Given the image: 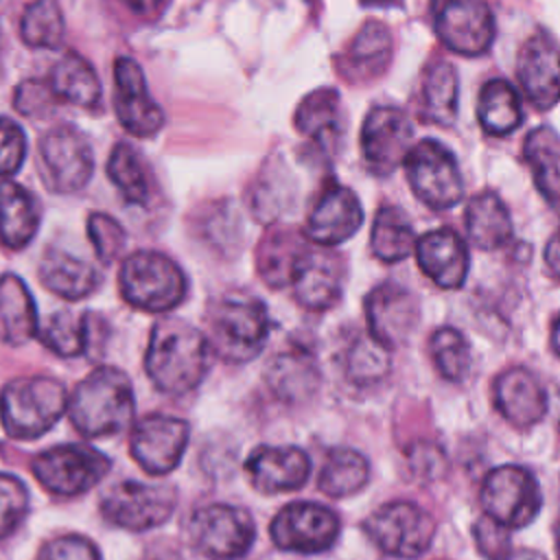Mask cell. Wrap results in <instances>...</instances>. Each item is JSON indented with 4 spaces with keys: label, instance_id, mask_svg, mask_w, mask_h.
Instances as JSON below:
<instances>
[{
    "label": "cell",
    "instance_id": "11a10c76",
    "mask_svg": "<svg viewBox=\"0 0 560 560\" xmlns=\"http://www.w3.org/2000/svg\"><path fill=\"white\" fill-rule=\"evenodd\" d=\"M508 560H545V558L538 556V553H534V551H518V553L510 556Z\"/></svg>",
    "mask_w": 560,
    "mask_h": 560
},
{
    "label": "cell",
    "instance_id": "d590c367",
    "mask_svg": "<svg viewBox=\"0 0 560 560\" xmlns=\"http://www.w3.org/2000/svg\"><path fill=\"white\" fill-rule=\"evenodd\" d=\"M50 88L57 98L79 107H94L101 98L96 72L77 52H68L55 63L50 72Z\"/></svg>",
    "mask_w": 560,
    "mask_h": 560
},
{
    "label": "cell",
    "instance_id": "b9f144b4",
    "mask_svg": "<svg viewBox=\"0 0 560 560\" xmlns=\"http://www.w3.org/2000/svg\"><path fill=\"white\" fill-rule=\"evenodd\" d=\"M429 350H431V359H433L438 372L446 381H462L468 374L470 346L459 330H455L451 326L435 330L431 337Z\"/></svg>",
    "mask_w": 560,
    "mask_h": 560
},
{
    "label": "cell",
    "instance_id": "db71d44e",
    "mask_svg": "<svg viewBox=\"0 0 560 560\" xmlns=\"http://www.w3.org/2000/svg\"><path fill=\"white\" fill-rule=\"evenodd\" d=\"M551 346H553V352L560 357V317L556 319L553 330H551Z\"/></svg>",
    "mask_w": 560,
    "mask_h": 560
},
{
    "label": "cell",
    "instance_id": "5bb4252c",
    "mask_svg": "<svg viewBox=\"0 0 560 560\" xmlns=\"http://www.w3.org/2000/svg\"><path fill=\"white\" fill-rule=\"evenodd\" d=\"M276 547L298 553H319L332 547L339 534L337 514L313 501H295L284 505L269 525Z\"/></svg>",
    "mask_w": 560,
    "mask_h": 560
},
{
    "label": "cell",
    "instance_id": "9f6ffc18",
    "mask_svg": "<svg viewBox=\"0 0 560 560\" xmlns=\"http://www.w3.org/2000/svg\"><path fill=\"white\" fill-rule=\"evenodd\" d=\"M363 4H389V2H394V0H361Z\"/></svg>",
    "mask_w": 560,
    "mask_h": 560
},
{
    "label": "cell",
    "instance_id": "816d5d0a",
    "mask_svg": "<svg viewBox=\"0 0 560 560\" xmlns=\"http://www.w3.org/2000/svg\"><path fill=\"white\" fill-rule=\"evenodd\" d=\"M545 267L553 278L560 280V232H556L545 247Z\"/></svg>",
    "mask_w": 560,
    "mask_h": 560
},
{
    "label": "cell",
    "instance_id": "74e56055",
    "mask_svg": "<svg viewBox=\"0 0 560 560\" xmlns=\"http://www.w3.org/2000/svg\"><path fill=\"white\" fill-rule=\"evenodd\" d=\"M370 477L368 459L352 448L337 446L328 451L326 462L319 470V490L328 497L341 499L359 492Z\"/></svg>",
    "mask_w": 560,
    "mask_h": 560
},
{
    "label": "cell",
    "instance_id": "8fae6325",
    "mask_svg": "<svg viewBox=\"0 0 560 560\" xmlns=\"http://www.w3.org/2000/svg\"><path fill=\"white\" fill-rule=\"evenodd\" d=\"M188 534L203 556L214 560H234L245 556L252 547L256 525L243 508L212 503L190 516Z\"/></svg>",
    "mask_w": 560,
    "mask_h": 560
},
{
    "label": "cell",
    "instance_id": "6da1fadb",
    "mask_svg": "<svg viewBox=\"0 0 560 560\" xmlns=\"http://www.w3.org/2000/svg\"><path fill=\"white\" fill-rule=\"evenodd\" d=\"M212 354L210 339L199 328L179 317H168L153 326L144 370L160 392L186 394L201 383Z\"/></svg>",
    "mask_w": 560,
    "mask_h": 560
},
{
    "label": "cell",
    "instance_id": "60d3db41",
    "mask_svg": "<svg viewBox=\"0 0 560 560\" xmlns=\"http://www.w3.org/2000/svg\"><path fill=\"white\" fill-rule=\"evenodd\" d=\"M42 343L59 357H77L88 343V324L72 311H55L39 326Z\"/></svg>",
    "mask_w": 560,
    "mask_h": 560
},
{
    "label": "cell",
    "instance_id": "ac0fdd59",
    "mask_svg": "<svg viewBox=\"0 0 560 560\" xmlns=\"http://www.w3.org/2000/svg\"><path fill=\"white\" fill-rule=\"evenodd\" d=\"M365 317L370 337L385 348H394L413 332L420 308L405 287L385 282L372 289L365 298Z\"/></svg>",
    "mask_w": 560,
    "mask_h": 560
},
{
    "label": "cell",
    "instance_id": "5b68a950",
    "mask_svg": "<svg viewBox=\"0 0 560 560\" xmlns=\"http://www.w3.org/2000/svg\"><path fill=\"white\" fill-rule=\"evenodd\" d=\"M269 335V313L256 298L230 295L212 306L210 346L225 361L256 357Z\"/></svg>",
    "mask_w": 560,
    "mask_h": 560
},
{
    "label": "cell",
    "instance_id": "d6986e66",
    "mask_svg": "<svg viewBox=\"0 0 560 560\" xmlns=\"http://www.w3.org/2000/svg\"><path fill=\"white\" fill-rule=\"evenodd\" d=\"M516 74L534 107H553L560 101V46L549 35H532L518 52Z\"/></svg>",
    "mask_w": 560,
    "mask_h": 560
},
{
    "label": "cell",
    "instance_id": "f35d334b",
    "mask_svg": "<svg viewBox=\"0 0 560 560\" xmlns=\"http://www.w3.org/2000/svg\"><path fill=\"white\" fill-rule=\"evenodd\" d=\"M107 175L114 182V186L125 195L127 201L131 203L149 201V195H151L149 168L142 155L129 142H118L112 149V155L107 160Z\"/></svg>",
    "mask_w": 560,
    "mask_h": 560
},
{
    "label": "cell",
    "instance_id": "f1b7e54d",
    "mask_svg": "<svg viewBox=\"0 0 560 560\" xmlns=\"http://www.w3.org/2000/svg\"><path fill=\"white\" fill-rule=\"evenodd\" d=\"M39 276L44 287L63 300H81L101 282L98 271L90 262L68 252H48L42 260Z\"/></svg>",
    "mask_w": 560,
    "mask_h": 560
},
{
    "label": "cell",
    "instance_id": "e575fe53",
    "mask_svg": "<svg viewBox=\"0 0 560 560\" xmlns=\"http://www.w3.org/2000/svg\"><path fill=\"white\" fill-rule=\"evenodd\" d=\"M295 127L319 147H332L341 136L339 94L328 88L308 94L295 112Z\"/></svg>",
    "mask_w": 560,
    "mask_h": 560
},
{
    "label": "cell",
    "instance_id": "8d00e7d4",
    "mask_svg": "<svg viewBox=\"0 0 560 560\" xmlns=\"http://www.w3.org/2000/svg\"><path fill=\"white\" fill-rule=\"evenodd\" d=\"M416 232L407 214L396 206H383L372 223L370 247L383 262H398L416 249Z\"/></svg>",
    "mask_w": 560,
    "mask_h": 560
},
{
    "label": "cell",
    "instance_id": "7bdbcfd3",
    "mask_svg": "<svg viewBox=\"0 0 560 560\" xmlns=\"http://www.w3.org/2000/svg\"><path fill=\"white\" fill-rule=\"evenodd\" d=\"M389 348L376 339L361 337L352 343L346 359V374L357 385H370L381 381L389 372Z\"/></svg>",
    "mask_w": 560,
    "mask_h": 560
},
{
    "label": "cell",
    "instance_id": "7a4b0ae2",
    "mask_svg": "<svg viewBox=\"0 0 560 560\" xmlns=\"http://www.w3.org/2000/svg\"><path fill=\"white\" fill-rule=\"evenodd\" d=\"M68 416L88 438L118 433L131 424L133 389L129 376L112 365L90 372L68 398Z\"/></svg>",
    "mask_w": 560,
    "mask_h": 560
},
{
    "label": "cell",
    "instance_id": "ffe728a7",
    "mask_svg": "<svg viewBox=\"0 0 560 560\" xmlns=\"http://www.w3.org/2000/svg\"><path fill=\"white\" fill-rule=\"evenodd\" d=\"M361 223L363 210L359 197L350 188L332 184L315 201L304 232L308 241L322 247H332L348 241Z\"/></svg>",
    "mask_w": 560,
    "mask_h": 560
},
{
    "label": "cell",
    "instance_id": "9a60e30c",
    "mask_svg": "<svg viewBox=\"0 0 560 560\" xmlns=\"http://www.w3.org/2000/svg\"><path fill=\"white\" fill-rule=\"evenodd\" d=\"M413 127L407 114L392 105L372 107L361 127V153L374 175H387L411 149Z\"/></svg>",
    "mask_w": 560,
    "mask_h": 560
},
{
    "label": "cell",
    "instance_id": "e0dca14e",
    "mask_svg": "<svg viewBox=\"0 0 560 560\" xmlns=\"http://www.w3.org/2000/svg\"><path fill=\"white\" fill-rule=\"evenodd\" d=\"M114 112L118 122L136 138H151L164 125L160 105L149 94L140 66L129 57H118L114 63Z\"/></svg>",
    "mask_w": 560,
    "mask_h": 560
},
{
    "label": "cell",
    "instance_id": "7402d4cb",
    "mask_svg": "<svg viewBox=\"0 0 560 560\" xmlns=\"http://www.w3.org/2000/svg\"><path fill=\"white\" fill-rule=\"evenodd\" d=\"M416 260L420 271L442 289L462 287L468 273V249L457 232L438 228L416 241Z\"/></svg>",
    "mask_w": 560,
    "mask_h": 560
},
{
    "label": "cell",
    "instance_id": "ba28073f",
    "mask_svg": "<svg viewBox=\"0 0 560 560\" xmlns=\"http://www.w3.org/2000/svg\"><path fill=\"white\" fill-rule=\"evenodd\" d=\"M370 540L387 556L418 558L435 536V521L416 503L392 501L363 523Z\"/></svg>",
    "mask_w": 560,
    "mask_h": 560
},
{
    "label": "cell",
    "instance_id": "83f0119b",
    "mask_svg": "<svg viewBox=\"0 0 560 560\" xmlns=\"http://www.w3.org/2000/svg\"><path fill=\"white\" fill-rule=\"evenodd\" d=\"M466 232L479 249H497L510 241L512 219L497 192L483 190L468 201Z\"/></svg>",
    "mask_w": 560,
    "mask_h": 560
},
{
    "label": "cell",
    "instance_id": "f6af8a7d",
    "mask_svg": "<svg viewBox=\"0 0 560 560\" xmlns=\"http://www.w3.org/2000/svg\"><path fill=\"white\" fill-rule=\"evenodd\" d=\"M28 510V492L24 483L7 472H0V540L9 536Z\"/></svg>",
    "mask_w": 560,
    "mask_h": 560
},
{
    "label": "cell",
    "instance_id": "bcb514c9",
    "mask_svg": "<svg viewBox=\"0 0 560 560\" xmlns=\"http://www.w3.org/2000/svg\"><path fill=\"white\" fill-rule=\"evenodd\" d=\"M475 545L488 560H508L510 558V534L508 527L488 514L475 523Z\"/></svg>",
    "mask_w": 560,
    "mask_h": 560
},
{
    "label": "cell",
    "instance_id": "30bf717a",
    "mask_svg": "<svg viewBox=\"0 0 560 560\" xmlns=\"http://www.w3.org/2000/svg\"><path fill=\"white\" fill-rule=\"evenodd\" d=\"M540 505V486L534 475L523 466H499L488 472L481 486L483 512L508 529H518L532 523Z\"/></svg>",
    "mask_w": 560,
    "mask_h": 560
},
{
    "label": "cell",
    "instance_id": "44dd1931",
    "mask_svg": "<svg viewBox=\"0 0 560 560\" xmlns=\"http://www.w3.org/2000/svg\"><path fill=\"white\" fill-rule=\"evenodd\" d=\"M245 470L258 492L278 494L304 486L311 459L298 446H258L249 455Z\"/></svg>",
    "mask_w": 560,
    "mask_h": 560
},
{
    "label": "cell",
    "instance_id": "277c9868",
    "mask_svg": "<svg viewBox=\"0 0 560 560\" xmlns=\"http://www.w3.org/2000/svg\"><path fill=\"white\" fill-rule=\"evenodd\" d=\"M122 298L142 311L160 313L186 295L184 271L160 252H136L125 258L118 276Z\"/></svg>",
    "mask_w": 560,
    "mask_h": 560
},
{
    "label": "cell",
    "instance_id": "4316f807",
    "mask_svg": "<svg viewBox=\"0 0 560 560\" xmlns=\"http://www.w3.org/2000/svg\"><path fill=\"white\" fill-rule=\"evenodd\" d=\"M306 249L308 247L295 232L271 230L260 241L256 254V267L260 278L273 289L291 284Z\"/></svg>",
    "mask_w": 560,
    "mask_h": 560
},
{
    "label": "cell",
    "instance_id": "c3c4849f",
    "mask_svg": "<svg viewBox=\"0 0 560 560\" xmlns=\"http://www.w3.org/2000/svg\"><path fill=\"white\" fill-rule=\"evenodd\" d=\"M37 560H101L98 549L83 536L66 534L48 540Z\"/></svg>",
    "mask_w": 560,
    "mask_h": 560
},
{
    "label": "cell",
    "instance_id": "8992f818",
    "mask_svg": "<svg viewBox=\"0 0 560 560\" xmlns=\"http://www.w3.org/2000/svg\"><path fill=\"white\" fill-rule=\"evenodd\" d=\"M407 182L413 195L433 210H448L459 203L464 182L455 155L438 140L411 144L402 160Z\"/></svg>",
    "mask_w": 560,
    "mask_h": 560
},
{
    "label": "cell",
    "instance_id": "7c38bea8",
    "mask_svg": "<svg viewBox=\"0 0 560 560\" xmlns=\"http://www.w3.org/2000/svg\"><path fill=\"white\" fill-rule=\"evenodd\" d=\"M175 510V490L166 483L120 481L101 501L103 516L116 527L144 532L162 525Z\"/></svg>",
    "mask_w": 560,
    "mask_h": 560
},
{
    "label": "cell",
    "instance_id": "7dc6e473",
    "mask_svg": "<svg viewBox=\"0 0 560 560\" xmlns=\"http://www.w3.org/2000/svg\"><path fill=\"white\" fill-rule=\"evenodd\" d=\"M26 155L24 129L11 118L0 116V175H13Z\"/></svg>",
    "mask_w": 560,
    "mask_h": 560
},
{
    "label": "cell",
    "instance_id": "f546056e",
    "mask_svg": "<svg viewBox=\"0 0 560 560\" xmlns=\"http://www.w3.org/2000/svg\"><path fill=\"white\" fill-rule=\"evenodd\" d=\"M523 153L540 195L560 208V136L551 127H536L525 138Z\"/></svg>",
    "mask_w": 560,
    "mask_h": 560
},
{
    "label": "cell",
    "instance_id": "ab89813d",
    "mask_svg": "<svg viewBox=\"0 0 560 560\" xmlns=\"http://www.w3.org/2000/svg\"><path fill=\"white\" fill-rule=\"evenodd\" d=\"M20 35L31 48H59L63 42V13L57 0H35L24 9Z\"/></svg>",
    "mask_w": 560,
    "mask_h": 560
},
{
    "label": "cell",
    "instance_id": "2e32d148",
    "mask_svg": "<svg viewBox=\"0 0 560 560\" xmlns=\"http://www.w3.org/2000/svg\"><path fill=\"white\" fill-rule=\"evenodd\" d=\"M188 422L182 418L164 413L144 416L131 429V457L149 475H166L179 464L188 444Z\"/></svg>",
    "mask_w": 560,
    "mask_h": 560
},
{
    "label": "cell",
    "instance_id": "ee69618b",
    "mask_svg": "<svg viewBox=\"0 0 560 560\" xmlns=\"http://www.w3.org/2000/svg\"><path fill=\"white\" fill-rule=\"evenodd\" d=\"M88 236L92 241V247H94L96 256L103 262L116 260L118 254L125 247V241H127V234H125L122 225L116 219H112L109 214H105V212L90 214V219H88Z\"/></svg>",
    "mask_w": 560,
    "mask_h": 560
},
{
    "label": "cell",
    "instance_id": "d6a6232c",
    "mask_svg": "<svg viewBox=\"0 0 560 560\" xmlns=\"http://www.w3.org/2000/svg\"><path fill=\"white\" fill-rule=\"evenodd\" d=\"M477 120L490 136H508L523 122L521 96L505 79L488 81L477 98Z\"/></svg>",
    "mask_w": 560,
    "mask_h": 560
},
{
    "label": "cell",
    "instance_id": "d4e9b609",
    "mask_svg": "<svg viewBox=\"0 0 560 560\" xmlns=\"http://www.w3.org/2000/svg\"><path fill=\"white\" fill-rule=\"evenodd\" d=\"M39 225L35 197L15 182H0V243L22 249L31 243Z\"/></svg>",
    "mask_w": 560,
    "mask_h": 560
},
{
    "label": "cell",
    "instance_id": "681fc988",
    "mask_svg": "<svg viewBox=\"0 0 560 560\" xmlns=\"http://www.w3.org/2000/svg\"><path fill=\"white\" fill-rule=\"evenodd\" d=\"M52 88L42 81H24L15 90V109L28 118H42L52 109Z\"/></svg>",
    "mask_w": 560,
    "mask_h": 560
},
{
    "label": "cell",
    "instance_id": "603a6c76",
    "mask_svg": "<svg viewBox=\"0 0 560 560\" xmlns=\"http://www.w3.org/2000/svg\"><path fill=\"white\" fill-rule=\"evenodd\" d=\"M492 400L499 413L518 429H529L542 420L547 396L538 378L525 368H510L497 376Z\"/></svg>",
    "mask_w": 560,
    "mask_h": 560
},
{
    "label": "cell",
    "instance_id": "f907efd6",
    "mask_svg": "<svg viewBox=\"0 0 560 560\" xmlns=\"http://www.w3.org/2000/svg\"><path fill=\"white\" fill-rule=\"evenodd\" d=\"M444 455L435 444H416L409 451V466L420 479H433L444 470Z\"/></svg>",
    "mask_w": 560,
    "mask_h": 560
},
{
    "label": "cell",
    "instance_id": "cb8c5ba5",
    "mask_svg": "<svg viewBox=\"0 0 560 560\" xmlns=\"http://www.w3.org/2000/svg\"><path fill=\"white\" fill-rule=\"evenodd\" d=\"M291 287L295 300L304 308H330L341 295V271L337 258L328 252L306 249Z\"/></svg>",
    "mask_w": 560,
    "mask_h": 560
},
{
    "label": "cell",
    "instance_id": "9c48e42d",
    "mask_svg": "<svg viewBox=\"0 0 560 560\" xmlns=\"http://www.w3.org/2000/svg\"><path fill=\"white\" fill-rule=\"evenodd\" d=\"M109 472V459L85 444H61L33 459V475L52 494L77 497Z\"/></svg>",
    "mask_w": 560,
    "mask_h": 560
},
{
    "label": "cell",
    "instance_id": "4dcf8cb0",
    "mask_svg": "<svg viewBox=\"0 0 560 560\" xmlns=\"http://www.w3.org/2000/svg\"><path fill=\"white\" fill-rule=\"evenodd\" d=\"M267 383L278 398L295 402L317 389L319 372L313 357L302 350H287L276 354L269 363Z\"/></svg>",
    "mask_w": 560,
    "mask_h": 560
},
{
    "label": "cell",
    "instance_id": "52a82bcc",
    "mask_svg": "<svg viewBox=\"0 0 560 560\" xmlns=\"http://www.w3.org/2000/svg\"><path fill=\"white\" fill-rule=\"evenodd\" d=\"M39 171L52 192H77L94 173V153L88 138L72 125H57L39 140Z\"/></svg>",
    "mask_w": 560,
    "mask_h": 560
},
{
    "label": "cell",
    "instance_id": "3957f363",
    "mask_svg": "<svg viewBox=\"0 0 560 560\" xmlns=\"http://www.w3.org/2000/svg\"><path fill=\"white\" fill-rule=\"evenodd\" d=\"M66 409V387L52 376L15 378L0 392L2 427L18 440H33L46 433Z\"/></svg>",
    "mask_w": 560,
    "mask_h": 560
},
{
    "label": "cell",
    "instance_id": "836d02e7",
    "mask_svg": "<svg viewBox=\"0 0 560 560\" xmlns=\"http://www.w3.org/2000/svg\"><path fill=\"white\" fill-rule=\"evenodd\" d=\"M392 52V37L385 24L365 22L346 50L343 72L352 81H365L381 74Z\"/></svg>",
    "mask_w": 560,
    "mask_h": 560
},
{
    "label": "cell",
    "instance_id": "f5cc1de1",
    "mask_svg": "<svg viewBox=\"0 0 560 560\" xmlns=\"http://www.w3.org/2000/svg\"><path fill=\"white\" fill-rule=\"evenodd\" d=\"M131 4L133 11L142 13V15H151L158 11V7L164 2V0H127Z\"/></svg>",
    "mask_w": 560,
    "mask_h": 560
},
{
    "label": "cell",
    "instance_id": "4fadbf2b",
    "mask_svg": "<svg viewBox=\"0 0 560 560\" xmlns=\"http://www.w3.org/2000/svg\"><path fill=\"white\" fill-rule=\"evenodd\" d=\"M440 42L459 55H483L494 39V18L486 0H433Z\"/></svg>",
    "mask_w": 560,
    "mask_h": 560
},
{
    "label": "cell",
    "instance_id": "1f68e13d",
    "mask_svg": "<svg viewBox=\"0 0 560 560\" xmlns=\"http://www.w3.org/2000/svg\"><path fill=\"white\" fill-rule=\"evenodd\" d=\"M457 72L448 61H433L422 74L420 116L431 125L448 127L457 118Z\"/></svg>",
    "mask_w": 560,
    "mask_h": 560
},
{
    "label": "cell",
    "instance_id": "484cf974",
    "mask_svg": "<svg viewBox=\"0 0 560 560\" xmlns=\"http://www.w3.org/2000/svg\"><path fill=\"white\" fill-rule=\"evenodd\" d=\"M37 311L26 284L15 273L0 276V341L20 346L37 332Z\"/></svg>",
    "mask_w": 560,
    "mask_h": 560
}]
</instances>
